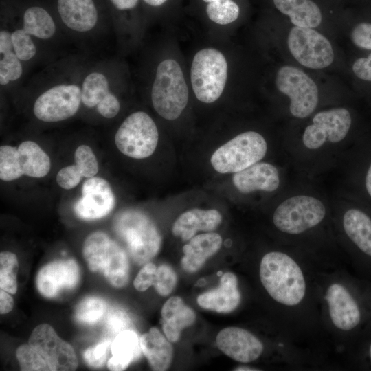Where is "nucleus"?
<instances>
[{
  "label": "nucleus",
  "instance_id": "obj_21",
  "mask_svg": "<svg viewBox=\"0 0 371 371\" xmlns=\"http://www.w3.org/2000/svg\"><path fill=\"white\" fill-rule=\"evenodd\" d=\"M222 221L216 210L192 209L181 214L172 227V234L183 241L191 239L199 231L210 232L216 229Z\"/></svg>",
  "mask_w": 371,
  "mask_h": 371
},
{
  "label": "nucleus",
  "instance_id": "obj_36",
  "mask_svg": "<svg viewBox=\"0 0 371 371\" xmlns=\"http://www.w3.org/2000/svg\"><path fill=\"white\" fill-rule=\"evenodd\" d=\"M24 175L19 162L18 147L4 145L0 147V179L10 181Z\"/></svg>",
  "mask_w": 371,
  "mask_h": 371
},
{
  "label": "nucleus",
  "instance_id": "obj_14",
  "mask_svg": "<svg viewBox=\"0 0 371 371\" xmlns=\"http://www.w3.org/2000/svg\"><path fill=\"white\" fill-rule=\"evenodd\" d=\"M29 344L43 357L52 371H71L78 367L72 346L61 339L48 324H39L32 330Z\"/></svg>",
  "mask_w": 371,
  "mask_h": 371
},
{
  "label": "nucleus",
  "instance_id": "obj_24",
  "mask_svg": "<svg viewBox=\"0 0 371 371\" xmlns=\"http://www.w3.org/2000/svg\"><path fill=\"white\" fill-rule=\"evenodd\" d=\"M76 164L61 168L56 175V181L63 188L69 190L80 183L82 177L91 178L98 172L99 166L91 147L81 145L74 153Z\"/></svg>",
  "mask_w": 371,
  "mask_h": 371
},
{
  "label": "nucleus",
  "instance_id": "obj_32",
  "mask_svg": "<svg viewBox=\"0 0 371 371\" xmlns=\"http://www.w3.org/2000/svg\"><path fill=\"white\" fill-rule=\"evenodd\" d=\"M111 92L104 74L98 71L89 74L84 79L81 88L82 102L88 108L97 106Z\"/></svg>",
  "mask_w": 371,
  "mask_h": 371
},
{
  "label": "nucleus",
  "instance_id": "obj_15",
  "mask_svg": "<svg viewBox=\"0 0 371 371\" xmlns=\"http://www.w3.org/2000/svg\"><path fill=\"white\" fill-rule=\"evenodd\" d=\"M115 196L109 182L103 178H88L82 185V196L75 203L74 210L81 219H100L113 209Z\"/></svg>",
  "mask_w": 371,
  "mask_h": 371
},
{
  "label": "nucleus",
  "instance_id": "obj_9",
  "mask_svg": "<svg viewBox=\"0 0 371 371\" xmlns=\"http://www.w3.org/2000/svg\"><path fill=\"white\" fill-rule=\"evenodd\" d=\"M276 85L280 92L289 98V109L294 117L304 118L315 109L319 100L317 87L301 69L287 65L280 67Z\"/></svg>",
  "mask_w": 371,
  "mask_h": 371
},
{
  "label": "nucleus",
  "instance_id": "obj_13",
  "mask_svg": "<svg viewBox=\"0 0 371 371\" xmlns=\"http://www.w3.org/2000/svg\"><path fill=\"white\" fill-rule=\"evenodd\" d=\"M330 321L343 332L357 330L362 324L363 311L355 294L344 284L331 282L324 293Z\"/></svg>",
  "mask_w": 371,
  "mask_h": 371
},
{
  "label": "nucleus",
  "instance_id": "obj_47",
  "mask_svg": "<svg viewBox=\"0 0 371 371\" xmlns=\"http://www.w3.org/2000/svg\"><path fill=\"white\" fill-rule=\"evenodd\" d=\"M146 5L150 7H159L165 3L167 0H142Z\"/></svg>",
  "mask_w": 371,
  "mask_h": 371
},
{
  "label": "nucleus",
  "instance_id": "obj_28",
  "mask_svg": "<svg viewBox=\"0 0 371 371\" xmlns=\"http://www.w3.org/2000/svg\"><path fill=\"white\" fill-rule=\"evenodd\" d=\"M276 8L289 16L295 26L314 28L322 22L319 8L311 0H273Z\"/></svg>",
  "mask_w": 371,
  "mask_h": 371
},
{
  "label": "nucleus",
  "instance_id": "obj_41",
  "mask_svg": "<svg viewBox=\"0 0 371 371\" xmlns=\"http://www.w3.org/2000/svg\"><path fill=\"white\" fill-rule=\"evenodd\" d=\"M350 38L357 47L371 51V23L363 21L356 24L351 31Z\"/></svg>",
  "mask_w": 371,
  "mask_h": 371
},
{
  "label": "nucleus",
  "instance_id": "obj_43",
  "mask_svg": "<svg viewBox=\"0 0 371 371\" xmlns=\"http://www.w3.org/2000/svg\"><path fill=\"white\" fill-rule=\"evenodd\" d=\"M157 269L153 263L148 262L144 265L133 281L135 288L139 291H144L153 285Z\"/></svg>",
  "mask_w": 371,
  "mask_h": 371
},
{
  "label": "nucleus",
  "instance_id": "obj_7",
  "mask_svg": "<svg viewBox=\"0 0 371 371\" xmlns=\"http://www.w3.org/2000/svg\"><path fill=\"white\" fill-rule=\"evenodd\" d=\"M325 215L326 208L320 200L298 195L286 199L278 206L273 215V222L280 232L297 235L317 226Z\"/></svg>",
  "mask_w": 371,
  "mask_h": 371
},
{
  "label": "nucleus",
  "instance_id": "obj_40",
  "mask_svg": "<svg viewBox=\"0 0 371 371\" xmlns=\"http://www.w3.org/2000/svg\"><path fill=\"white\" fill-rule=\"evenodd\" d=\"M110 345L111 341L106 339L87 348L83 355L85 362L92 368L102 367L106 362Z\"/></svg>",
  "mask_w": 371,
  "mask_h": 371
},
{
  "label": "nucleus",
  "instance_id": "obj_19",
  "mask_svg": "<svg viewBox=\"0 0 371 371\" xmlns=\"http://www.w3.org/2000/svg\"><path fill=\"white\" fill-rule=\"evenodd\" d=\"M235 188L241 193L248 194L256 190L275 191L280 185L278 169L266 162L256 163L237 172L232 177Z\"/></svg>",
  "mask_w": 371,
  "mask_h": 371
},
{
  "label": "nucleus",
  "instance_id": "obj_34",
  "mask_svg": "<svg viewBox=\"0 0 371 371\" xmlns=\"http://www.w3.org/2000/svg\"><path fill=\"white\" fill-rule=\"evenodd\" d=\"M207 3L208 18L219 25L229 24L236 21L240 13L238 5L232 0H203Z\"/></svg>",
  "mask_w": 371,
  "mask_h": 371
},
{
  "label": "nucleus",
  "instance_id": "obj_3",
  "mask_svg": "<svg viewBox=\"0 0 371 371\" xmlns=\"http://www.w3.org/2000/svg\"><path fill=\"white\" fill-rule=\"evenodd\" d=\"M82 254L89 269L100 272L115 288L125 286L129 278V264L124 249L102 232H95L85 240Z\"/></svg>",
  "mask_w": 371,
  "mask_h": 371
},
{
  "label": "nucleus",
  "instance_id": "obj_49",
  "mask_svg": "<svg viewBox=\"0 0 371 371\" xmlns=\"http://www.w3.org/2000/svg\"><path fill=\"white\" fill-rule=\"evenodd\" d=\"M367 354H368V359L371 366V340L369 342V345L368 346Z\"/></svg>",
  "mask_w": 371,
  "mask_h": 371
},
{
  "label": "nucleus",
  "instance_id": "obj_48",
  "mask_svg": "<svg viewBox=\"0 0 371 371\" xmlns=\"http://www.w3.org/2000/svg\"><path fill=\"white\" fill-rule=\"evenodd\" d=\"M234 370H239V371H254V370H260L259 369L254 368L250 366H240L234 369Z\"/></svg>",
  "mask_w": 371,
  "mask_h": 371
},
{
  "label": "nucleus",
  "instance_id": "obj_26",
  "mask_svg": "<svg viewBox=\"0 0 371 371\" xmlns=\"http://www.w3.org/2000/svg\"><path fill=\"white\" fill-rule=\"evenodd\" d=\"M342 225L352 243L371 258V218L359 209L351 208L344 213Z\"/></svg>",
  "mask_w": 371,
  "mask_h": 371
},
{
  "label": "nucleus",
  "instance_id": "obj_4",
  "mask_svg": "<svg viewBox=\"0 0 371 371\" xmlns=\"http://www.w3.org/2000/svg\"><path fill=\"white\" fill-rule=\"evenodd\" d=\"M114 228L126 242L137 265L148 263L159 251L161 243L160 234L146 214L133 209L124 210L116 216Z\"/></svg>",
  "mask_w": 371,
  "mask_h": 371
},
{
  "label": "nucleus",
  "instance_id": "obj_44",
  "mask_svg": "<svg viewBox=\"0 0 371 371\" xmlns=\"http://www.w3.org/2000/svg\"><path fill=\"white\" fill-rule=\"evenodd\" d=\"M98 113L106 118H113L120 111V104L117 97L111 93L96 106Z\"/></svg>",
  "mask_w": 371,
  "mask_h": 371
},
{
  "label": "nucleus",
  "instance_id": "obj_6",
  "mask_svg": "<svg viewBox=\"0 0 371 371\" xmlns=\"http://www.w3.org/2000/svg\"><path fill=\"white\" fill-rule=\"evenodd\" d=\"M267 144L255 131L238 135L219 147L211 157V164L220 173H235L258 162L265 155Z\"/></svg>",
  "mask_w": 371,
  "mask_h": 371
},
{
  "label": "nucleus",
  "instance_id": "obj_42",
  "mask_svg": "<svg viewBox=\"0 0 371 371\" xmlns=\"http://www.w3.org/2000/svg\"><path fill=\"white\" fill-rule=\"evenodd\" d=\"M130 321L127 315L117 308L111 309L106 317L105 326L109 332L113 335L127 330Z\"/></svg>",
  "mask_w": 371,
  "mask_h": 371
},
{
  "label": "nucleus",
  "instance_id": "obj_18",
  "mask_svg": "<svg viewBox=\"0 0 371 371\" xmlns=\"http://www.w3.org/2000/svg\"><path fill=\"white\" fill-rule=\"evenodd\" d=\"M57 14L64 25L75 32L93 30L100 17V0H55Z\"/></svg>",
  "mask_w": 371,
  "mask_h": 371
},
{
  "label": "nucleus",
  "instance_id": "obj_11",
  "mask_svg": "<svg viewBox=\"0 0 371 371\" xmlns=\"http://www.w3.org/2000/svg\"><path fill=\"white\" fill-rule=\"evenodd\" d=\"M81 89L74 84H60L43 92L34 104V114L45 122H56L67 120L78 111Z\"/></svg>",
  "mask_w": 371,
  "mask_h": 371
},
{
  "label": "nucleus",
  "instance_id": "obj_35",
  "mask_svg": "<svg viewBox=\"0 0 371 371\" xmlns=\"http://www.w3.org/2000/svg\"><path fill=\"white\" fill-rule=\"evenodd\" d=\"M19 263L16 256L10 251L0 254V288L9 293L17 291Z\"/></svg>",
  "mask_w": 371,
  "mask_h": 371
},
{
  "label": "nucleus",
  "instance_id": "obj_39",
  "mask_svg": "<svg viewBox=\"0 0 371 371\" xmlns=\"http://www.w3.org/2000/svg\"><path fill=\"white\" fill-rule=\"evenodd\" d=\"M177 282L175 271L169 265H161L157 269L153 286L158 294L167 296L172 293Z\"/></svg>",
  "mask_w": 371,
  "mask_h": 371
},
{
  "label": "nucleus",
  "instance_id": "obj_33",
  "mask_svg": "<svg viewBox=\"0 0 371 371\" xmlns=\"http://www.w3.org/2000/svg\"><path fill=\"white\" fill-rule=\"evenodd\" d=\"M107 311V304L101 297L88 296L76 306L74 317L80 323L92 325L99 322Z\"/></svg>",
  "mask_w": 371,
  "mask_h": 371
},
{
  "label": "nucleus",
  "instance_id": "obj_37",
  "mask_svg": "<svg viewBox=\"0 0 371 371\" xmlns=\"http://www.w3.org/2000/svg\"><path fill=\"white\" fill-rule=\"evenodd\" d=\"M16 354L21 370L23 371L51 370L46 361L29 344L19 346Z\"/></svg>",
  "mask_w": 371,
  "mask_h": 371
},
{
  "label": "nucleus",
  "instance_id": "obj_1",
  "mask_svg": "<svg viewBox=\"0 0 371 371\" xmlns=\"http://www.w3.org/2000/svg\"><path fill=\"white\" fill-rule=\"evenodd\" d=\"M260 282L269 295L285 307H295L304 300L307 283L300 265L289 254L267 253L260 260Z\"/></svg>",
  "mask_w": 371,
  "mask_h": 371
},
{
  "label": "nucleus",
  "instance_id": "obj_46",
  "mask_svg": "<svg viewBox=\"0 0 371 371\" xmlns=\"http://www.w3.org/2000/svg\"><path fill=\"white\" fill-rule=\"evenodd\" d=\"M365 184L366 190L371 197V164L370 165L366 173Z\"/></svg>",
  "mask_w": 371,
  "mask_h": 371
},
{
  "label": "nucleus",
  "instance_id": "obj_30",
  "mask_svg": "<svg viewBox=\"0 0 371 371\" xmlns=\"http://www.w3.org/2000/svg\"><path fill=\"white\" fill-rule=\"evenodd\" d=\"M19 162L23 175L41 178L48 174L51 161L48 155L34 142H23L18 147Z\"/></svg>",
  "mask_w": 371,
  "mask_h": 371
},
{
  "label": "nucleus",
  "instance_id": "obj_5",
  "mask_svg": "<svg viewBox=\"0 0 371 371\" xmlns=\"http://www.w3.org/2000/svg\"><path fill=\"white\" fill-rule=\"evenodd\" d=\"M227 79V62L219 50L203 48L196 52L190 69V80L196 98L212 103L223 93Z\"/></svg>",
  "mask_w": 371,
  "mask_h": 371
},
{
  "label": "nucleus",
  "instance_id": "obj_25",
  "mask_svg": "<svg viewBox=\"0 0 371 371\" xmlns=\"http://www.w3.org/2000/svg\"><path fill=\"white\" fill-rule=\"evenodd\" d=\"M142 352L153 370L164 371L170 366L173 348L168 339L158 328H151L140 339Z\"/></svg>",
  "mask_w": 371,
  "mask_h": 371
},
{
  "label": "nucleus",
  "instance_id": "obj_45",
  "mask_svg": "<svg viewBox=\"0 0 371 371\" xmlns=\"http://www.w3.org/2000/svg\"><path fill=\"white\" fill-rule=\"evenodd\" d=\"M14 306L13 298L8 294V292L1 289L0 291V313L5 314L10 312Z\"/></svg>",
  "mask_w": 371,
  "mask_h": 371
},
{
  "label": "nucleus",
  "instance_id": "obj_22",
  "mask_svg": "<svg viewBox=\"0 0 371 371\" xmlns=\"http://www.w3.org/2000/svg\"><path fill=\"white\" fill-rule=\"evenodd\" d=\"M221 245L222 238L216 233H205L193 236L183 247L182 268L188 273L198 271L210 257L220 249Z\"/></svg>",
  "mask_w": 371,
  "mask_h": 371
},
{
  "label": "nucleus",
  "instance_id": "obj_20",
  "mask_svg": "<svg viewBox=\"0 0 371 371\" xmlns=\"http://www.w3.org/2000/svg\"><path fill=\"white\" fill-rule=\"evenodd\" d=\"M196 301L204 309L221 313L233 311L240 302L236 275L231 272L225 273L220 278L218 286L201 293Z\"/></svg>",
  "mask_w": 371,
  "mask_h": 371
},
{
  "label": "nucleus",
  "instance_id": "obj_23",
  "mask_svg": "<svg viewBox=\"0 0 371 371\" xmlns=\"http://www.w3.org/2000/svg\"><path fill=\"white\" fill-rule=\"evenodd\" d=\"M162 329L170 342H177L181 331L196 320L194 311L179 296L170 297L161 311Z\"/></svg>",
  "mask_w": 371,
  "mask_h": 371
},
{
  "label": "nucleus",
  "instance_id": "obj_2",
  "mask_svg": "<svg viewBox=\"0 0 371 371\" xmlns=\"http://www.w3.org/2000/svg\"><path fill=\"white\" fill-rule=\"evenodd\" d=\"M189 91L181 67L174 59L162 60L157 66L151 89L155 111L163 118H178L188 102Z\"/></svg>",
  "mask_w": 371,
  "mask_h": 371
},
{
  "label": "nucleus",
  "instance_id": "obj_27",
  "mask_svg": "<svg viewBox=\"0 0 371 371\" xmlns=\"http://www.w3.org/2000/svg\"><path fill=\"white\" fill-rule=\"evenodd\" d=\"M111 350L112 357L107 362L110 370H125L133 361L139 357L142 350L137 333L132 330H125L114 338Z\"/></svg>",
  "mask_w": 371,
  "mask_h": 371
},
{
  "label": "nucleus",
  "instance_id": "obj_12",
  "mask_svg": "<svg viewBox=\"0 0 371 371\" xmlns=\"http://www.w3.org/2000/svg\"><path fill=\"white\" fill-rule=\"evenodd\" d=\"M352 124L350 112L345 108H334L317 113L313 124L304 130L302 141L306 148L315 150L326 142L337 143L347 135Z\"/></svg>",
  "mask_w": 371,
  "mask_h": 371
},
{
  "label": "nucleus",
  "instance_id": "obj_16",
  "mask_svg": "<svg viewBox=\"0 0 371 371\" xmlns=\"http://www.w3.org/2000/svg\"><path fill=\"white\" fill-rule=\"evenodd\" d=\"M80 277V268L74 260H58L49 262L39 270L36 285L43 296L54 298L63 290L74 289Z\"/></svg>",
  "mask_w": 371,
  "mask_h": 371
},
{
  "label": "nucleus",
  "instance_id": "obj_31",
  "mask_svg": "<svg viewBox=\"0 0 371 371\" xmlns=\"http://www.w3.org/2000/svg\"><path fill=\"white\" fill-rule=\"evenodd\" d=\"M12 33L0 32V84L5 85L20 78L23 74L21 60L16 55L12 42Z\"/></svg>",
  "mask_w": 371,
  "mask_h": 371
},
{
  "label": "nucleus",
  "instance_id": "obj_38",
  "mask_svg": "<svg viewBox=\"0 0 371 371\" xmlns=\"http://www.w3.org/2000/svg\"><path fill=\"white\" fill-rule=\"evenodd\" d=\"M11 37L14 51L21 60L27 61L35 56L36 45L31 35L22 27L12 32Z\"/></svg>",
  "mask_w": 371,
  "mask_h": 371
},
{
  "label": "nucleus",
  "instance_id": "obj_8",
  "mask_svg": "<svg viewBox=\"0 0 371 371\" xmlns=\"http://www.w3.org/2000/svg\"><path fill=\"white\" fill-rule=\"evenodd\" d=\"M159 139L157 126L145 112L137 111L128 115L115 135V143L124 155L144 159L155 151Z\"/></svg>",
  "mask_w": 371,
  "mask_h": 371
},
{
  "label": "nucleus",
  "instance_id": "obj_29",
  "mask_svg": "<svg viewBox=\"0 0 371 371\" xmlns=\"http://www.w3.org/2000/svg\"><path fill=\"white\" fill-rule=\"evenodd\" d=\"M21 12L22 28L30 35L43 40L52 38L56 30L50 12L36 3L23 5Z\"/></svg>",
  "mask_w": 371,
  "mask_h": 371
},
{
  "label": "nucleus",
  "instance_id": "obj_17",
  "mask_svg": "<svg viewBox=\"0 0 371 371\" xmlns=\"http://www.w3.org/2000/svg\"><path fill=\"white\" fill-rule=\"evenodd\" d=\"M216 343L227 357L244 363L256 360L264 349L261 341L253 333L234 326L221 330L216 336Z\"/></svg>",
  "mask_w": 371,
  "mask_h": 371
},
{
  "label": "nucleus",
  "instance_id": "obj_10",
  "mask_svg": "<svg viewBox=\"0 0 371 371\" xmlns=\"http://www.w3.org/2000/svg\"><path fill=\"white\" fill-rule=\"evenodd\" d=\"M288 47L292 56L304 67L322 69L334 60L329 41L313 28L294 26L289 33Z\"/></svg>",
  "mask_w": 371,
  "mask_h": 371
}]
</instances>
